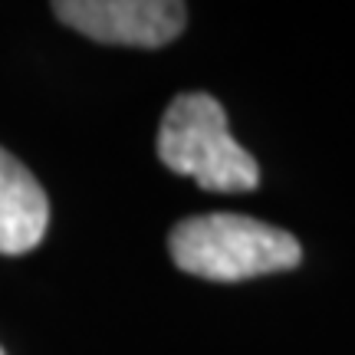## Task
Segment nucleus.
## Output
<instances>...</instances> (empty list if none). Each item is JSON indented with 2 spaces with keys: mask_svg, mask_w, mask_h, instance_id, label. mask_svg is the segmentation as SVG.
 Segmentation results:
<instances>
[{
  "mask_svg": "<svg viewBox=\"0 0 355 355\" xmlns=\"http://www.w3.org/2000/svg\"><path fill=\"white\" fill-rule=\"evenodd\" d=\"M53 13L89 40L155 50L184 30L188 7L175 0H56Z\"/></svg>",
  "mask_w": 355,
  "mask_h": 355,
  "instance_id": "7ed1b4c3",
  "label": "nucleus"
},
{
  "mask_svg": "<svg viewBox=\"0 0 355 355\" xmlns=\"http://www.w3.org/2000/svg\"><path fill=\"white\" fill-rule=\"evenodd\" d=\"M0 355H3V349H0Z\"/></svg>",
  "mask_w": 355,
  "mask_h": 355,
  "instance_id": "39448f33",
  "label": "nucleus"
},
{
  "mask_svg": "<svg viewBox=\"0 0 355 355\" xmlns=\"http://www.w3.org/2000/svg\"><path fill=\"white\" fill-rule=\"evenodd\" d=\"M50 227L46 191L26 165L0 148V254L17 257L33 250Z\"/></svg>",
  "mask_w": 355,
  "mask_h": 355,
  "instance_id": "20e7f679",
  "label": "nucleus"
},
{
  "mask_svg": "<svg viewBox=\"0 0 355 355\" xmlns=\"http://www.w3.org/2000/svg\"><path fill=\"white\" fill-rule=\"evenodd\" d=\"M175 266L214 283L250 279L300 263V241L243 214H201L175 224L168 237Z\"/></svg>",
  "mask_w": 355,
  "mask_h": 355,
  "instance_id": "f03ea898",
  "label": "nucleus"
},
{
  "mask_svg": "<svg viewBox=\"0 0 355 355\" xmlns=\"http://www.w3.org/2000/svg\"><path fill=\"white\" fill-rule=\"evenodd\" d=\"M158 158L204 191L230 194L260 188L257 158L230 135L224 105L207 92L171 99L158 125Z\"/></svg>",
  "mask_w": 355,
  "mask_h": 355,
  "instance_id": "f257e3e1",
  "label": "nucleus"
}]
</instances>
